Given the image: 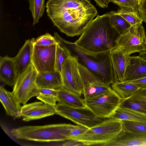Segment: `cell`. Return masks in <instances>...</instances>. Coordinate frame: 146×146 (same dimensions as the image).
I'll use <instances>...</instances> for the list:
<instances>
[{"mask_svg":"<svg viewBox=\"0 0 146 146\" xmlns=\"http://www.w3.org/2000/svg\"><path fill=\"white\" fill-rule=\"evenodd\" d=\"M46 8L54 25L71 37L81 35L98 14L89 0H48Z\"/></svg>","mask_w":146,"mask_h":146,"instance_id":"cell-1","label":"cell"},{"mask_svg":"<svg viewBox=\"0 0 146 146\" xmlns=\"http://www.w3.org/2000/svg\"><path fill=\"white\" fill-rule=\"evenodd\" d=\"M120 35L113 26L108 13L97 15L74 43L84 53L96 59L115 48Z\"/></svg>","mask_w":146,"mask_h":146,"instance_id":"cell-2","label":"cell"},{"mask_svg":"<svg viewBox=\"0 0 146 146\" xmlns=\"http://www.w3.org/2000/svg\"><path fill=\"white\" fill-rule=\"evenodd\" d=\"M77 126L66 123L24 126L13 129L10 132L19 139L42 142L64 141L70 139L71 131Z\"/></svg>","mask_w":146,"mask_h":146,"instance_id":"cell-3","label":"cell"},{"mask_svg":"<svg viewBox=\"0 0 146 146\" xmlns=\"http://www.w3.org/2000/svg\"><path fill=\"white\" fill-rule=\"evenodd\" d=\"M55 38L71 48L76 53L84 65L97 76L102 81L110 85L114 82V78L110 52L103 55L100 60L88 56L80 50L74 42L67 40L61 37L57 33Z\"/></svg>","mask_w":146,"mask_h":146,"instance_id":"cell-4","label":"cell"},{"mask_svg":"<svg viewBox=\"0 0 146 146\" xmlns=\"http://www.w3.org/2000/svg\"><path fill=\"white\" fill-rule=\"evenodd\" d=\"M122 130V120L108 118L71 139L83 142L86 145L99 146L113 139Z\"/></svg>","mask_w":146,"mask_h":146,"instance_id":"cell-5","label":"cell"},{"mask_svg":"<svg viewBox=\"0 0 146 146\" xmlns=\"http://www.w3.org/2000/svg\"><path fill=\"white\" fill-rule=\"evenodd\" d=\"M122 99L112 89L84 99L86 107L97 117L110 118Z\"/></svg>","mask_w":146,"mask_h":146,"instance_id":"cell-6","label":"cell"},{"mask_svg":"<svg viewBox=\"0 0 146 146\" xmlns=\"http://www.w3.org/2000/svg\"><path fill=\"white\" fill-rule=\"evenodd\" d=\"M127 56L146 51V33L142 23L131 26L121 35L115 48Z\"/></svg>","mask_w":146,"mask_h":146,"instance_id":"cell-7","label":"cell"},{"mask_svg":"<svg viewBox=\"0 0 146 146\" xmlns=\"http://www.w3.org/2000/svg\"><path fill=\"white\" fill-rule=\"evenodd\" d=\"M58 102L54 106L55 114L88 129L101 123L108 118L97 117L87 107L75 108Z\"/></svg>","mask_w":146,"mask_h":146,"instance_id":"cell-8","label":"cell"},{"mask_svg":"<svg viewBox=\"0 0 146 146\" xmlns=\"http://www.w3.org/2000/svg\"><path fill=\"white\" fill-rule=\"evenodd\" d=\"M37 73L32 63L17 77L12 92L23 105L39 94V89L35 83Z\"/></svg>","mask_w":146,"mask_h":146,"instance_id":"cell-9","label":"cell"},{"mask_svg":"<svg viewBox=\"0 0 146 146\" xmlns=\"http://www.w3.org/2000/svg\"><path fill=\"white\" fill-rule=\"evenodd\" d=\"M77 55H71L63 64L61 72L62 86L80 96L83 94V84L79 68Z\"/></svg>","mask_w":146,"mask_h":146,"instance_id":"cell-10","label":"cell"},{"mask_svg":"<svg viewBox=\"0 0 146 146\" xmlns=\"http://www.w3.org/2000/svg\"><path fill=\"white\" fill-rule=\"evenodd\" d=\"M56 45L46 47L33 45L32 62L38 72L56 71Z\"/></svg>","mask_w":146,"mask_h":146,"instance_id":"cell-11","label":"cell"},{"mask_svg":"<svg viewBox=\"0 0 146 146\" xmlns=\"http://www.w3.org/2000/svg\"><path fill=\"white\" fill-rule=\"evenodd\" d=\"M79 68L83 82V94L84 98L112 89L110 85L103 82L84 65L79 63Z\"/></svg>","mask_w":146,"mask_h":146,"instance_id":"cell-12","label":"cell"},{"mask_svg":"<svg viewBox=\"0 0 146 146\" xmlns=\"http://www.w3.org/2000/svg\"><path fill=\"white\" fill-rule=\"evenodd\" d=\"M99 146H146V134L122 130L110 141Z\"/></svg>","mask_w":146,"mask_h":146,"instance_id":"cell-13","label":"cell"},{"mask_svg":"<svg viewBox=\"0 0 146 146\" xmlns=\"http://www.w3.org/2000/svg\"><path fill=\"white\" fill-rule=\"evenodd\" d=\"M146 77V60L140 56H128L124 81Z\"/></svg>","mask_w":146,"mask_h":146,"instance_id":"cell-14","label":"cell"},{"mask_svg":"<svg viewBox=\"0 0 146 146\" xmlns=\"http://www.w3.org/2000/svg\"><path fill=\"white\" fill-rule=\"evenodd\" d=\"M114 82H123L127 68L128 56L115 48L110 52Z\"/></svg>","mask_w":146,"mask_h":146,"instance_id":"cell-15","label":"cell"},{"mask_svg":"<svg viewBox=\"0 0 146 146\" xmlns=\"http://www.w3.org/2000/svg\"><path fill=\"white\" fill-rule=\"evenodd\" d=\"M17 77L14 57L6 55L0 58V80L4 84L12 86Z\"/></svg>","mask_w":146,"mask_h":146,"instance_id":"cell-16","label":"cell"},{"mask_svg":"<svg viewBox=\"0 0 146 146\" xmlns=\"http://www.w3.org/2000/svg\"><path fill=\"white\" fill-rule=\"evenodd\" d=\"M118 107L146 114V89L139 88L130 96L122 100Z\"/></svg>","mask_w":146,"mask_h":146,"instance_id":"cell-17","label":"cell"},{"mask_svg":"<svg viewBox=\"0 0 146 146\" xmlns=\"http://www.w3.org/2000/svg\"><path fill=\"white\" fill-rule=\"evenodd\" d=\"M0 100L7 115L19 118L21 104L13 92L6 90L3 85L0 86Z\"/></svg>","mask_w":146,"mask_h":146,"instance_id":"cell-18","label":"cell"},{"mask_svg":"<svg viewBox=\"0 0 146 146\" xmlns=\"http://www.w3.org/2000/svg\"><path fill=\"white\" fill-rule=\"evenodd\" d=\"M33 46L32 40H27L14 57L17 77L32 63Z\"/></svg>","mask_w":146,"mask_h":146,"instance_id":"cell-19","label":"cell"},{"mask_svg":"<svg viewBox=\"0 0 146 146\" xmlns=\"http://www.w3.org/2000/svg\"><path fill=\"white\" fill-rule=\"evenodd\" d=\"M35 83L39 89L58 88L62 86L61 73L56 71L38 72Z\"/></svg>","mask_w":146,"mask_h":146,"instance_id":"cell-20","label":"cell"},{"mask_svg":"<svg viewBox=\"0 0 146 146\" xmlns=\"http://www.w3.org/2000/svg\"><path fill=\"white\" fill-rule=\"evenodd\" d=\"M57 92L58 102L73 107H86L84 99L78 94L67 90L62 86L57 89Z\"/></svg>","mask_w":146,"mask_h":146,"instance_id":"cell-21","label":"cell"},{"mask_svg":"<svg viewBox=\"0 0 146 146\" xmlns=\"http://www.w3.org/2000/svg\"><path fill=\"white\" fill-rule=\"evenodd\" d=\"M110 118L134 121L146 124V114L118 107Z\"/></svg>","mask_w":146,"mask_h":146,"instance_id":"cell-22","label":"cell"},{"mask_svg":"<svg viewBox=\"0 0 146 146\" xmlns=\"http://www.w3.org/2000/svg\"><path fill=\"white\" fill-rule=\"evenodd\" d=\"M55 114L54 107L45 104L38 106L24 114L22 120L25 121L39 119Z\"/></svg>","mask_w":146,"mask_h":146,"instance_id":"cell-23","label":"cell"},{"mask_svg":"<svg viewBox=\"0 0 146 146\" xmlns=\"http://www.w3.org/2000/svg\"><path fill=\"white\" fill-rule=\"evenodd\" d=\"M111 86L112 89L122 100L130 96L140 88L135 84L126 82H113Z\"/></svg>","mask_w":146,"mask_h":146,"instance_id":"cell-24","label":"cell"},{"mask_svg":"<svg viewBox=\"0 0 146 146\" xmlns=\"http://www.w3.org/2000/svg\"><path fill=\"white\" fill-rule=\"evenodd\" d=\"M56 40L58 42L56 45L55 70L61 72L63 64L71 55L70 50L66 45L60 40Z\"/></svg>","mask_w":146,"mask_h":146,"instance_id":"cell-25","label":"cell"},{"mask_svg":"<svg viewBox=\"0 0 146 146\" xmlns=\"http://www.w3.org/2000/svg\"><path fill=\"white\" fill-rule=\"evenodd\" d=\"M45 0H28L29 9L33 19V25L37 23L40 19L42 16L46 5L44 4Z\"/></svg>","mask_w":146,"mask_h":146,"instance_id":"cell-26","label":"cell"},{"mask_svg":"<svg viewBox=\"0 0 146 146\" xmlns=\"http://www.w3.org/2000/svg\"><path fill=\"white\" fill-rule=\"evenodd\" d=\"M39 94L37 98L43 103L54 106L57 102V89H39Z\"/></svg>","mask_w":146,"mask_h":146,"instance_id":"cell-27","label":"cell"},{"mask_svg":"<svg viewBox=\"0 0 146 146\" xmlns=\"http://www.w3.org/2000/svg\"><path fill=\"white\" fill-rule=\"evenodd\" d=\"M110 20L113 27L121 35L127 31L131 26L123 17L115 11L109 13Z\"/></svg>","mask_w":146,"mask_h":146,"instance_id":"cell-28","label":"cell"},{"mask_svg":"<svg viewBox=\"0 0 146 146\" xmlns=\"http://www.w3.org/2000/svg\"><path fill=\"white\" fill-rule=\"evenodd\" d=\"M116 13L123 17L131 26L142 23L143 21L138 11H132L120 8L117 10Z\"/></svg>","mask_w":146,"mask_h":146,"instance_id":"cell-29","label":"cell"},{"mask_svg":"<svg viewBox=\"0 0 146 146\" xmlns=\"http://www.w3.org/2000/svg\"><path fill=\"white\" fill-rule=\"evenodd\" d=\"M122 121L123 130L132 133L146 134V124L128 120Z\"/></svg>","mask_w":146,"mask_h":146,"instance_id":"cell-30","label":"cell"},{"mask_svg":"<svg viewBox=\"0 0 146 146\" xmlns=\"http://www.w3.org/2000/svg\"><path fill=\"white\" fill-rule=\"evenodd\" d=\"M33 45L42 47H46L56 44L58 41L54 36L47 33L36 39H31Z\"/></svg>","mask_w":146,"mask_h":146,"instance_id":"cell-31","label":"cell"},{"mask_svg":"<svg viewBox=\"0 0 146 146\" xmlns=\"http://www.w3.org/2000/svg\"><path fill=\"white\" fill-rule=\"evenodd\" d=\"M120 8L132 11H138V0H113L111 2Z\"/></svg>","mask_w":146,"mask_h":146,"instance_id":"cell-32","label":"cell"},{"mask_svg":"<svg viewBox=\"0 0 146 146\" xmlns=\"http://www.w3.org/2000/svg\"><path fill=\"white\" fill-rule=\"evenodd\" d=\"M42 102H35L25 104L21 107L19 115V118L22 117L23 115L33 108L43 104Z\"/></svg>","mask_w":146,"mask_h":146,"instance_id":"cell-33","label":"cell"},{"mask_svg":"<svg viewBox=\"0 0 146 146\" xmlns=\"http://www.w3.org/2000/svg\"><path fill=\"white\" fill-rule=\"evenodd\" d=\"M88 129V128L84 126L78 125L77 127L71 131L70 139L84 133Z\"/></svg>","mask_w":146,"mask_h":146,"instance_id":"cell-34","label":"cell"},{"mask_svg":"<svg viewBox=\"0 0 146 146\" xmlns=\"http://www.w3.org/2000/svg\"><path fill=\"white\" fill-rule=\"evenodd\" d=\"M138 11L143 22L146 23V0H143L139 5Z\"/></svg>","mask_w":146,"mask_h":146,"instance_id":"cell-35","label":"cell"},{"mask_svg":"<svg viewBox=\"0 0 146 146\" xmlns=\"http://www.w3.org/2000/svg\"><path fill=\"white\" fill-rule=\"evenodd\" d=\"M61 145L63 146H80L86 145L82 141L70 139L64 141Z\"/></svg>","mask_w":146,"mask_h":146,"instance_id":"cell-36","label":"cell"},{"mask_svg":"<svg viewBox=\"0 0 146 146\" xmlns=\"http://www.w3.org/2000/svg\"><path fill=\"white\" fill-rule=\"evenodd\" d=\"M124 82L135 84L138 86L140 88L146 89V77L137 80Z\"/></svg>","mask_w":146,"mask_h":146,"instance_id":"cell-37","label":"cell"},{"mask_svg":"<svg viewBox=\"0 0 146 146\" xmlns=\"http://www.w3.org/2000/svg\"><path fill=\"white\" fill-rule=\"evenodd\" d=\"M97 5L102 8H106L108 7L109 3L108 0H94Z\"/></svg>","mask_w":146,"mask_h":146,"instance_id":"cell-38","label":"cell"},{"mask_svg":"<svg viewBox=\"0 0 146 146\" xmlns=\"http://www.w3.org/2000/svg\"><path fill=\"white\" fill-rule=\"evenodd\" d=\"M139 56L146 60V51L140 52Z\"/></svg>","mask_w":146,"mask_h":146,"instance_id":"cell-39","label":"cell"},{"mask_svg":"<svg viewBox=\"0 0 146 146\" xmlns=\"http://www.w3.org/2000/svg\"><path fill=\"white\" fill-rule=\"evenodd\" d=\"M144 0H138L139 5L141 4V3Z\"/></svg>","mask_w":146,"mask_h":146,"instance_id":"cell-40","label":"cell"},{"mask_svg":"<svg viewBox=\"0 0 146 146\" xmlns=\"http://www.w3.org/2000/svg\"><path fill=\"white\" fill-rule=\"evenodd\" d=\"M113 0H108V2L109 3L110 2H111V1H112Z\"/></svg>","mask_w":146,"mask_h":146,"instance_id":"cell-41","label":"cell"}]
</instances>
